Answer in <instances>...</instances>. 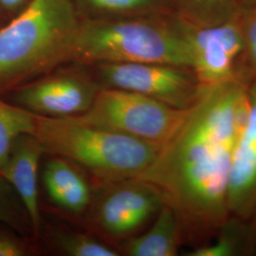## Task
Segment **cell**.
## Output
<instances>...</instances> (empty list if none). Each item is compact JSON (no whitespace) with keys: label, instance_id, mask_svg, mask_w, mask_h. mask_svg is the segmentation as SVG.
Here are the masks:
<instances>
[{"label":"cell","instance_id":"6da1fadb","mask_svg":"<svg viewBox=\"0 0 256 256\" xmlns=\"http://www.w3.org/2000/svg\"><path fill=\"white\" fill-rule=\"evenodd\" d=\"M248 82L202 88V95L140 174L178 214L185 238L203 243L230 216L228 191L238 142L234 108Z\"/></svg>","mask_w":256,"mask_h":256},{"label":"cell","instance_id":"7a4b0ae2","mask_svg":"<svg viewBox=\"0 0 256 256\" xmlns=\"http://www.w3.org/2000/svg\"><path fill=\"white\" fill-rule=\"evenodd\" d=\"M80 23L72 0H32L0 28V96L70 61Z\"/></svg>","mask_w":256,"mask_h":256},{"label":"cell","instance_id":"3957f363","mask_svg":"<svg viewBox=\"0 0 256 256\" xmlns=\"http://www.w3.org/2000/svg\"><path fill=\"white\" fill-rule=\"evenodd\" d=\"M70 61L192 66V52L174 12L81 20Z\"/></svg>","mask_w":256,"mask_h":256},{"label":"cell","instance_id":"277c9868","mask_svg":"<svg viewBox=\"0 0 256 256\" xmlns=\"http://www.w3.org/2000/svg\"><path fill=\"white\" fill-rule=\"evenodd\" d=\"M46 154L86 169L100 182L138 178L162 147L150 142L74 117L36 115L34 133Z\"/></svg>","mask_w":256,"mask_h":256},{"label":"cell","instance_id":"5b68a950","mask_svg":"<svg viewBox=\"0 0 256 256\" xmlns=\"http://www.w3.org/2000/svg\"><path fill=\"white\" fill-rule=\"evenodd\" d=\"M189 110L174 108L137 92L101 88L90 108L77 117L164 146Z\"/></svg>","mask_w":256,"mask_h":256},{"label":"cell","instance_id":"8992f818","mask_svg":"<svg viewBox=\"0 0 256 256\" xmlns=\"http://www.w3.org/2000/svg\"><path fill=\"white\" fill-rule=\"evenodd\" d=\"M102 88L137 92L174 108L189 110L202 88L192 68L158 63L96 64Z\"/></svg>","mask_w":256,"mask_h":256},{"label":"cell","instance_id":"52a82bcc","mask_svg":"<svg viewBox=\"0 0 256 256\" xmlns=\"http://www.w3.org/2000/svg\"><path fill=\"white\" fill-rule=\"evenodd\" d=\"M176 18L191 48L192 70L202 88L234 80L250 82L244 52L241 16L212 27L196 26Z\"/></svg>","mask_w":256,"mask_h":256},{"label":"cell","instance_id":"ba28073f","mask_svg":"<svg viewBox=\"0 0 256 256\" xmlns=\"http://www.w3.org/2000/svg\"><path fill=\"white\" fill-rule=\"evenodd\" d=\"M164 200L152 184L140 178L106 183L98 198H92L90 224L110 238H128L155 218Z\"/></svg>","mask_w":256,"mask_h":256},{"label":"cell","instance_id":"9c48e42d","mask_svg":"<svg viewBox=\"0 0 256 256\" xmlns=\"http://www.w3.org/2000/svg\"><path fill=\"white\" fill-rule=\"evenodd\" d=\"M101 90L80 70H64L34 79L9 92V101L36 115L66 118L90 108Z\"/></svg>","mask_w":256,"mask_h":256},{"label":"cell","instance_id":"30bf717a","mask_svg":"<svg viewBox=\"0 0 256 256\" xmlns=\"http://www.w3.org/2000/svg\"><path fill=\"white\" fill-rule=\"evenodd\" d=\"M250 102L247 126L238 138L230 172V216L245 221H256V78L248 82Z\"/></svg>","mask_w":256,"mask_h":256},{"label":"cell","instance_id":"8fae6325","mask_svg":"<svg viewBox=\"0 0 256 256\" xmlns=\"http://www.w3.org/2000/svg\"><path fill=\"white\" fill-rule=\"evenodd\" d=\"M46 154L34 134H23L16 138L10 154L7 180L27 210L34 236L41 230V212L38 196V176L41 156Z\"/></svg>","mask_w":256,"mask_h":256},{"label":"cell","instance_id":"7c38bea8","mask_svg":"<svg viewBox=\"0 0 256 256\" xmlns=\"http://www.w3.org/2000/svg\"><path fill=\"white\" fill-rule=\"evenodd\" d=\"M43 180L50 200L70 214H82L92 204V187L74 162L54 156L48 160Z\"/></svg>","mask_w":256,"mask_h":256},{"label":"cell","instance_id":"4fadbf2b","mask_svg":"<svg viewBox=\"0 0 256 256\" xmlns=\"http://www.w3.org/2000/svg\"><path fill=\"white\" fill-rule=\"evenodd\" d=\"M185 239L176 210L164 203L146 232L128 238L120 252L129 256H176Z\"/></svg>","mask_w":256,"mask_h":256},{"label":"cell","instance_id":"5bb4252c","mask_svg":"<svg viewBox=\"0 0 256 256\" xmlns=\"http://www.w3.org/2000/svg\"><path fill=\"white\" fill-rule=\"evenodd\" d=\"M86 18H124L174 12L171 0H72Z\"/></svg>","mask_w":256,"mask_h":256},{"label":"cell","instance_id":"9a60e30c","mask_svg":"<svg viewBox=\"0 0 256 256\" xmlns=\"http://www.w3.org/2000/svg\"><path fill=\"white\" fill-rule=\"evenodd\" d=\"M174 14L200 27H212L240 18L241 0H171Z\"/></svg>","mask_w":256,"mask_h":256},{"label":"cell","instance_id":"2e32d148","mask_svg":"<svg viewBox=\"0 0 256 256\" xmlns=\"http://www.w3.org/2000/svg\"><path fill=\"white\" fill-rule=\"evenodd\" d=\"M36 114L0 96V176L7 180L10 154L16 138L34 134Z\"/></svg>","mask_w":256,"mask_h":256},{"label":"cell","instance_id":"e0dca14e","mask_svg":"<svg viewBox=\"0 0 256 256\" xmlns=\"http://www.w3.org/2000/svg\"><path fill=\"white\" fill-rule=\"evenodd\" d=\"M248 221L230 216L218 232V238L212 244H203L192 250L189 256H234L243 254L250 245L252 230Z\"/></svg>","mask_w":256,"mask_h":256},{"label":"cell","instance_id":"ac0fdd59","mask_svg":"<svg viewBox=\"0 0 256 256\" xmlns=\"http://www.w3.org/2000/svg\"><path fill=\"white\" fill-rule=\"evenodd\" d=\"M52 242L64 256H118L119 250L102 242L101 240L82 232L74 230H55Z\"/></svg>","mask_w":256,"mask_h":256},{"label":"cell","instance_id":"d6986e66","mask_svg":"<svg viewBox=\"0 0 256 256\" xmlns=\"http://www.w3.org/2000/svg\"><path fill=\"white\" fill-rule=\"evenodd\" d=\"M0 222L23 236H34L30 220L12 184L0 176Z\"/></svg>","mask_w":256,"mask_h":256},{"label":"cell","instance_id":"ffe728a7","mask_svg":"<svg viewBox=\"0 0 256 256\" xmlns=\"http://www.w3.org/2000/svg\"><path fill=\"white\" fill-rule=\"evenodd\" d=\"M248 70L256 78V7L245 8L240 18Z\"/></svg>","mask_w":256,"mask_h":256},{"label":"cell","instance_id":"44dd1931","mask_svg":"<svg viewBox=\"0 0 256 256\" xmlns=\"http://www.w3.org/2000/svg\"><path fill=\"white\" fill-rule=\"evenodd\" d=\"M30 252L25 236L0 223V256H27Z\"/></svg>","mask_w":256,"mask_h":256},{"label":"cell","instance_id":"7402d4cb","mask_svg":"<svg viewBox=\"0 0 256 256\" xmlns=\"http://www.w3.org/2000/svg\"><path fill=\"white\" fill-rule=\"evenodd\" d=\"M32 2V0H0V9L7 19L14 18Z\"/></svg>","mask_w":256,"mask_h":256},{"label":"cell","instance_id":"603a6c76","mask_svg":"<svg viewBox=\"0 0 256 256\" xmlns=\"http://www.w3.org/2000/svg\"><path fill=\"white\" fill-rule=\"evenodd\" d=\"M244 9L245 8H252L256 7V0H241Z\"/></svg>","mask_w":256,"mask_h":256},{"label":"cell","instance_id":"cb8c5ba5","mask_svg":"<svg viewBox=\"0 0 256 256\" xmlns=\"http://www.w3.org/2000/svg\"><path fill=\"white\" fill-rule=\"evenodd\" d=\"M5 19L6 18V16H4V14L2 12V10L0 9V28L2 27L4 24H5Z\"/></svg>","mask_w":256,"mask_h":256},{"label":"cell","instance_id":"d4e9b609","mask_svg":"<svg viewBox=\"0 0 256 256\" xmlns=\"http://www.w3.org/2000/svg\"></svg>","mask_w":256,"mask_h":256}]
</instances>
